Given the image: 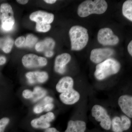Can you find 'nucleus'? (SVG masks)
<instances>
[{"mask_svg":"<svg viewBox=\"0 0 132 132\" xmlns=\"http://www.w3.org/2000/svg\"><path fill=\"white\" fill-rule=\"evenodd\" d=\"M107 8V3L104 0H87L79 5L78 14L81 17H86L93 14H102L106 11Z\"/></svg>","mask_w":132,"mask_h":132,"instance_id":"obj_1","label":"nucleus"},{"mask_svg":"<svg viewBox=\"0 0 132 132\" xmlns=\"http://www.w3.org/2000/svg\"><path fill=\"white\" fill-rule=\"evenodd\" d=\"M69 35L72 50H81L87 45L89 36L87 29L85 28L79 26H74L70 29Z\"/></svg>","mask_w":132,"mask_h":132,"instance_id":"obj_2","label":"nucleus"},{"mask_svg":"<svg viewBox=\"0 0 132 132\" xmlns=\"http://www.w3.org/2000/svg\"><path fill=\"white\" fill-rule=\"evenodd\" d=\"M120 64L116 60L109 59L96 66L94 76L97 79L102 80L112 75L118 73Z\"/></svg>","mask_w":132,"mask_h":132,"instance_id":"obj_3","label":"nucleus"},{"mask_svg":"<svg viewBox=\"0 0 132 132\" xmlns=\"http://www.w3.org/2000/svg\"><path fill=\"white\" fill-rule=\"evenodd\" d=\"M0 10L2 13V27L5 31H10L12 29L15 23L14 13L12 7L8 3H3L1 5Z\"/></svg>","mask_w":132,"mask_h":132,"instance_id":"obj_4","label":"nucleus"},{"mask_svg":"<svg viewBox=\"0 0 132 132\" xmlns=\"http://www.w3.org/2000/svg\"><path fill=\"white\" fill-rule=\"evenodd\" d=\"M92 115L97 121L100 122V125L103 129L109 130L111 127V118L106 110L100 105H95L92 108Z\"/></svg>","mask_w":132,"mask_h":132,"instance_id":"obj_5","label":"nucleus"},{"mask_svg":"<svg viewBox=\"0 0 132 132\" xmlns=\"http://www.w3.org/2000/svg\"><path fill=\"white\" fill-rule=\"evenodd\" d=\"M98 40L102 45L113 46L119 43V39L117 36L114 35L111 29L108 28H102L98 34Z\"/></svg>","mask_w":132,"mask_h":132,"instance_id":"obj_6","label":"nucleus"},{"mask_svg":"<svg viewBox=\"0 0 132 132\" xmlns=\"http://www.w3.org/2000/svg\"><path fill=\"white\" fill-rule=\"evenodd\" d=\"M22 62L24 67L28 68L41 67L46 66L47 63L45 58L32 54H26L23 56Z\"/></svg>","mask_w":132,"mask_h":132,"instance_id":"obj_7","label":"nucleus"},{"mask_svg":"<svg viewBox=\"0 0 132 132\" xmlns=\"http://www.w3.org/2000/svg\"><path fill=\"white\" fill-rule=\"evenodd\" d=\"M114 53V51L111 48H96L93 50L91 52L90 60L95 63L99 64L111 57Z\"/></svg>","mask_w":132,"mask_h":132,"instance_id":"obj_8","label":"nucleus"},{"mask_svg":"<svg viewBox=\"0 0 132 132\" xmlns=\"http://www.w3.org/2000/svg\"><path fill=\"white\" fill-rule=\"evenodd\" d=\"M131 125V121L126 116L120 118L116 116L111 121L112 129L114 132H123L129 129Z\"/></svg>","mask_w":132,"mask_h":132,"instance_id":"obj_9","label":"nucleus"},{"mask_svg":"<svg viewBox=\"0 0 132 132\" xmlns=\"http://www.w3.org/2000/svg\"><path fill=\"white\" fill-rule=\"evenodd\" d=\"M55 119L54 114L49 112L40 118L33 120L31 125L33 127L37 129H46L50 126V123Z\"/></svg>","mask_w":132,"mask_h":132,"instance_id":"obj_10","label":"nucleus"},{"mask_svg":"<svg viewBox=\"0 0 132 132\" xmlns=\"http://www.w3.org/2000/svg\"><path fill=\"white\" fill-rule=\"evenodd\" d=\"M29 18L31 20L36 23L50 24L53 21L54 15L51 13L38 11L32 13Z\"/></svg>","mask_w":132,"mask_h":132,"instance_id":"obj_11","label":"nucleus"},{"mask_svg":"<svg viewBox=\"0 0 132 132\" xmlns=\"http://www.w3.org/2000/svg\"><path fill=\"white\" fill-rule=\"evenodd\" d=\"M71 57L68 53H63L58 55L55 61L54 69L55 72L60 74L65 72L66 65L71 61Z\"/></svg>","mask_w":132,"mask_h":132,"instance_id":"obj_12","label":"nucleus"},{"mask_svg":"<svg viewBox=\"0 0 132 132\" xmlns=\"http://www.w3.org/2000/svg\"><path fill=\"white\" fill-rule=\"evenodd\" d=\"M61 101L66 105H73L78 101L80 98V95L73 88L62 93L60 95Z\"/></svg>","mask_w":132,"mask_h":132,"instance_id":"obj_13","label":"nucleus"},{"mask_svg":"<svg viewBox=\"0 0 132 132\" xmlns=\"http://www.w3.org/2000/svg\"><path fill=\"white\" fill-rule=\"evenodd\" d=\"M118 104L122 112L128 117L132 118V96L128 95H122L119 98Z\"/></svg>","mask_w":132,"mask_h":132,"instance_id":"obj_14","label":"nucleus"},{"mask_svg":"<svg viewBox=\"0 0 132 132\" xmlns=\"http://www.w3.org/2000/svg\"><path fill=\"white\" fill-rule=\"evenodd\" d=\"M26 77L30 84L36 83H43L47 80L48 74L46 72L34 71L29 72L26 73Z\"/></svg>","mask_w":132,"mask_h":132,"instance_id":"obj_15","label":"nucleus"},{"mask_svg":"<svg viewBox=\"0 0 132 132\" xmlns=\"http://www.w3.org/2000/svg\"><path fill=\"white\" fill-rule=\"evenodd\" d=\"M74 81L72 78L66 76L61 79L56 86L57 91L59 93H63L73 88Z\"/></svg>","mask_w":132,"mask_h":132,"instance_id":"obj_16","label":"nucleus"},{"mask_svg":"<svg viewBox=\"0 0 132 132\" xmlns=\"http://www.w3.org/2000/svg\"><path fill=\"white\" fill-rule=\"evenodd\" d=\"M86 123L81 120H70L65 132H85Z\"/></svg>","mask_w":132,"mask_h":132,"instance_id":"obj_17","label":"nucleus"},{"mask_svg":"<svg viewBox=\"0 0 132 132\" xmlns=\"http://www.w3.org/2000/svg\"><path fill=\"white\" fill-rule=\"evenodd\" d=\"M55 46V42L51 38H46L44 40L36 43L35 49L39 52L52 51Z\"/></svg>","mask_w":132,"mask_h":132,"instance_id":"obj_18","label":"nucleus"},{"mask_svg":"<svg viewBox=\"0 0 132 132\" xmlns=\"http://www.w3.org/2000/svg\"><path fill=\"white\" fill-rule=\"evenodd\" d=\"M13 43V40L10 37L0 38V48L6 53L11 51Z\"/></svg>","mask_w":132,"mask_h":132,"instance_id":"obj_19","label":"nucleus"},{"mask_svg":"<svg viewBox=\"0 0 132 132\" xmlns=\"http://www.w3.org/2000/svg\"><path fill=\"white\" fill-rule=\"evenodd\" d=\"M123 15L130 21H132V1L127 0L124 3L122 7Z\"/></svg>","mask_w":132,"mask_h":132,"instance_id":"obj_20","label":"nucleus"},{"mask_svg":"<svg viewBox=\"0 0 132 132\" xmlns=\"http://www.w3.org/2000/svg\"><path fill=\"white\" fill-rule=\"evenodd\" d=\"M33 101L35 102L43 98L46 94L47 92L43 88L39 87L35 88L34 90Z\"/></svg>","mask_w":132,"mask_h":132,"instance_id":"obj_21","label":"nucleus"},{"mask_svg":"<svg viewBox=\"0 0 132 132\" xmlns=\"http://www.w3.org/2000/svg\"><path fill=\"white\" fill-rule=\"evenodd\" d=\"M38 40V39L32 34H29L27 36L24 46L32 47Z\"/></svg>","mask_w":132,"mask_h":132,"instance_id":"obj_22","label":"nucleus"},{"mask_svg":"<svg viewBox=\"0 0 132 132\" xmlns=\"http://www.w3.org/2000/svg\"><path fill=\"white\" fill-rule=\"evenodd\" d=\"M50 24L36 23V28L37 31L40 32H46L49 31L51 29Z\"/></svg>","mask_w":132,"mask_h":132,"instance_id":"obj_23","label":"nucleus"},{"mask_svg":"<svg viewBox=\"0 0 132 132\" xmlns=\"http://www.w3.org/2000/svg\"><path fill=\"white\" fill-rule=\"evenodd\" d=\"M10 119L7 118H3L0 119V132H4L5 128L9 123Z\"/></svg>","mask_w":132,"mask_h":132,"instance_id":"obj_24","label":"nucleus"},{"mask_svg":"<svg viewBox=\"0 0 132 132\" xmlns=\"http://www.w3.org/2000/svg\"><path fill=\"white\" fill-rule=\"evenodd\" d=\"M25 40H26V39L24 37L20 36L16 39L15 43L17 47H21L24 46Z\"/></svg>","mask_w":132,"mask_h":132,"instance_id":"obj_25","label":"nucleus"},{"mask_svg":"<svg viewBox=\"0 0 132 132\" xmlns=\"http://www.w3.org/2000/svg\"><path fill=\"white\" fill-rule=\"evenodd\" d=\"M23 97L26 99L32 98L34 97L33 92L29 90H24L22 93Z\"/></svg>","mask_w":132,"mask_h":132,"instance_id":"obj_26","label":"nucleus"},{"mask_svg":"<svg viewBox=\"0 0 132 132\" xmlns=\"http://www.w3.org/2000/svg\"><path fill=\"white\" fill-rule=\"evenodd\" d=\"M54 105L52 103L46 104L44 108V111L46 112H49L54 108Z\"/></svg>","mask_w":132,"mask_h":132,"instance_id":"obj_27","label":"nucleus"},{"mask_svg":"<svg viewBox=\"0 0 132 132\" xmlns=\"http://www.w3.org/2000/svg\"><path fill=\"white\" fill-rule=\"evenodd\" d=\"M128 50V53L130 54L131 56L132 55V41L130 42V43L128 44L127 47Z\"/></svg>","mask_w":132,"mask_h":132,"instance_id":"obj_28","label":"nucleus"},{"mask_svg":"<svg viewBox=\"0 0 132 132\" xmlns=\"http://www.w3.org/2000/svg\"><path fill=\"white\" fill-rule=\"evenodd\" d=\"M45 132H60L55 128H48L46 129Z\"/></svg>","mask_w":132,"mask_h":132,"instance_id":"obj_29","label":"nucleus"},{"mask_svg":"<svg viewBox=\"0 0 132 132\" xmlns=\"http://www.w3.org/2000/svg\"><path fill=\"white\" fill-rule=\"evenodd\" d=\"M6 61V59L4 56H0V65L5 64Z\"/></svg>","mask_w":132,"mask_h":132,"instance_id":"obj_30","label":"nucleus"},{"mask_svg":"<svg viewBox=\"0 0 132 132\" xmlns=\"http://www.w3.org/2000/svg\"><path fill=\"white\" fill-rule=\"evenodd\" d=\"M54 55V52L52 51H47L45 52V55L46 57H51L53 56Z\"/></svg>","mask_w":132,"mask_h":132,"instance_id":"obj_31","label":"nucleus"},{"mask_svg":"<svg viewBox=\"0 0 132 132\" xmlns=\"http://www.w3.org/2000/svg\"><path fill=\"white\" fill-rule=\"evenodd\" d=\"M16 1L20 4L25 5V4H27L28 2V1H27V0H17Z\"/></svg>","mask_w":132,"mask_h":132,"instance_id":"obj_32","label":"nucleus"},{"mask_svg":"<svg viewBox=\"0 0 132 132\" xmlns=\"http://www.w3.org/2000/svg\"><path fill=\"white\" fill-rule=\"evenodd\" d=\"M56 1H57L56 0H45V2L49 4H53Z\"/></svg>","mask_w":132,"mask_h":132,"instance_id":"obj_33","label":"nucleus"},{"mask_svg":"<svg viewBox=\"0 0 132 132\" xmlns=\"http://www.w3.org/2000/svg\"><path fill=\"white\" fill-rule=\"evenodd\" d=\"M1 10H0V21H1Z\"/></svg>","mask_w":132,"mask_h":132,"instance_id":"obj_34","label":"nucleus"}]
</instances>
